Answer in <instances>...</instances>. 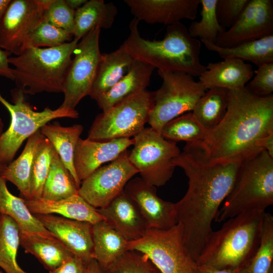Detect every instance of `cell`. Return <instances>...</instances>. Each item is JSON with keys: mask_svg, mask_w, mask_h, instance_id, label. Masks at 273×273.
<instances>
[{"mask_svg": "<svg viewBox=\"0 0 273 273\" xmlns=\"http://www.w3.org/2000/svg\"><path fill=\"white\" fill-rule=\"evenodd\" d=\"M154 68L134 60L128 72L111 89L95 100L105 112L125 99L146 89Z\"/></svg>", "mask_w": 273, "mask_h": 273, "instance_id": "603a6c76", "label": "cell"}, {"mask_svg": "<svg viewBox=\"0 0 273 273\" xmlns=\"http://www.w3.org/2000/svg\"><path fill=\"white\" fill-rule=\"evenodd\" d=\"M24 95L18 88H14L11 90L13 103H10L0 93V103L11 117L9 127L0 138V161L7 165L12 161L24 141L51 120L79 117L75 109L61 106L55 110L46 107L42 111H36L25 100Z\"/></svg>", "mask_w": 273, "mask_h": 273, "instance_id": "52a82bcc", "label": "cell"}, {"mask_svg": "<svg viewBox=\"0 0 273 273\" xmlns=\"http://www.w3.org/2000/svg\"><path fill=\"white\" fill-rule=\"evenodd\" d=\"M226 114L203 139L184 151L210 164L243 162L262 150L259 141L273 132V95L262 97L245 86L229 90Z\"/></svg>", "mask_w": 273, "mask_h": 273, "instance_id": "6da1fadb", "label": "cell"}, {"mask_svg": "<svg viewBox=\"0 0 273 273\" xmlns=\"http://www.w3.org/2000/svg\"><path fill=\"white\" fill-rule=\"evenodd\" d=\"M106 273H161L145 254L128 250L107 268Z\"/></svg>", "mask_w": 273, "mask_h": 273, "instance_id": "ab89813d", "label": "cell"}, {"mask_svg": "<svg viewBox=\"0 0 273 273\" xmlns=\"http://www.w3.org/2000/svg\"><path fill=\"white\" fill-rule=\"evenodd\" d=\"M97 210L128 242L139 239L149 229L137 205L124 190L106 206Z\"/></svg>", "mask_w": 273, "mask_h": 273, "instance_id": "ffe728a7", "label": "cell"}, {"mask_svg": "<svg viewBox=\"0 0 273 273\" xmlns=\"http://www.w3.org/2000/svg\"><path fill=\"white\" fill-rule=\"evenodd\" d=\"M20 230L9 216L0 215V267L6 273H27L16 261L20 245Z\"/></svg>", "mask_w": 273, "mask_h": 273, "instance_id": "836d02e7", "label": "cell"}, {"mask_svg": "<svg viewBox=\"0 0 273 273\" xmlns=\"http://www.w3.org/2000/svg\"><path fill=\"white\" fill-rule=\"evenodd\" d=\"M118 12L113 3H105L103 0L87 1L75 11L72 35L81 39L95 27L110 28Z\"/></svg>", "mask_w": 273, "mask_h": 273, "instance_id": "484cf974", "label": "cell"}, {"mask_svg": "<svg viewBox=\"0 0 273 273\" xmlns=\"http://www.w3.org/2000/svg\"><path fill=\"white\" fill-rule=\"evenodd\" d=\"M134 60L122 44L115 51L102 54L89 96L95 100L115 85L129 71Z\"/></svg>", "mask_w": 273, "mask_h": 273, "instance_id": "d4e9b609", "label": "cell"}, {"mask_svg": "<svg viewBox=\"0 0 273 273\" xmlns=\"http://www.w3.org/2000/svg\"><path fill=\"white\" fill-rule=\"evenodd\" d=\"M68 6L74 11L82 7L87 1L86 0H65Z\"/></svg>", "mask_w": 273, "mask_h": 273, "instance_id": "681fc988", "label": "cell"}, {"mask_svg": "<svg viewBox=\"0 0 273 273\" xmlns=\"http://www.w3.org/2000/svg\"><path fill=\"white\" fill-rule=\"evenodd\" d=\"M0 215H1V214H0Z\"/></svg>", "mask_w": 273, "mask_h": 273, "instance_id": "11a10c76", "label": "cell"}, {"mask_svg": "<svg viewBox=\"0 0 273 273\" xmlns=\"http://www.w3.org/2000/svg\"><path fill=\"white\" fill-rule=\"evenodd\" d=\"M272 204L273 157L262 150L242 162L214 221H223L246 212L265 211Z\"/></svg>", "mask_w": 273, "mask_h": 273, "instance_id": "8992f818", "label": "cell"}, {"mask_svg": "<svg viewBox=\"0 0 273 273\" xmlns=\"http://www.w3.org/2000/svg\"><path fill=\"white\" fill-rule=\"evenodd\" d=\"M78 190L73 177L56 153L52 159L41 198L58 201L77 194Z\"/></svg>", "mask_w": 273, "mask_h": 273, "instance_id": "d6a6232c", "label": "cell"}, {"mask_svg": "<svg viewBox=\"0 0 273 273\" xmlns=\"http://www.w3.org/2000/svg\"><path fill=\"white\" fill-rule=\"evenodd\" d=\"M71 33L41 21L28 35L20 53L26 49L50 48L61 46L73 40Z\"/></svg>", "mask_w": 273, "mask_h": 273, "instance_id": "f35d334b", "label": "cell"}, {"mask_svg": "<svg viewBox=\"0 0 273 273\" xmlns=\"http://www.w3.org/2000/svg\"><path fill=\"white\" fill-rule=\"evenodd\" d=\"M245 86L251 93L259 97H264L272 95L273 62L258 67L255 76Z\"/></svg>", "mask_w": 273, "mask_h": 273, "instance_id": "7bdbcfd3", "label": "cell"}, {"mask_svg": "<svg viewBox=\"0 0 273 273\" xmlns=\"http://www.w3.org/2000/svg\"><path fill=\"white\" fill-rule=\"evenodd\" d=\"M52 0H11L0 21V48L18 55Z\"/></svg>", "mask_w": 273, "mask_h": 273, "instance_id": "5bb4252c", "label": "cell"}, {"mask_svg": "<svg viewBox=\"0 0 273 273\" xmlns=\"http://www.w3.org/2000/svg\"><path fill=\"white\" fill-rule=\"evenodd\" d=\"M86 273H106L95 259L90 260L87 264Z\"/></svg>", "mask_w": 273, "mask_h": 273, "instance_id": "c3c4849f", "label": "cell"}, {"mask_svg": "<svg viewBox=\"0 0 273 273\" xmlns=\"http://www.w3.org/2000/svg\"><path fill=\"white\" fill-rule=\"evenodd\" d=\"M200 41L206 49L217 53L223 59L234 58L250 62L258 67L273 62V34L229 48L218 47L205 40Z\"/></svg>", "mask_w": 273, "mask_h": 273, "instance_id": "4dcf8cb0", "label": "cell"}, {"mask_svg": "<svg viewBox=\"0 0 273 273\" xmlns=\"http://www.w3.org/2000/svg\"><path fill=\"white\" fill-rule=\"evenodd\" d=\"M11 0H0V21Z\"/></svg>", "mask_w": 273, "mask_h": 273, "instance_id": "f907efd6", "label": "cell"}, {"mask_svg": "<svg viewBox=\"0 0 273 273\" xmlns=\"http://www.w3.org/2000/svg\"><path fill=\"white\" fill-rule=\"evenodd\" d=\"M3 128H4V124H3V122L1 118L0 117V138L4 132Z\"/></svg>", "mask_w": 273, "mask_h": 273, "instance_id": "f5cc1de1", "label": "cell"}, {"mask_svg": "<svg viewBox=\"0 0 273 273\" xmlns=\"http://www.w3.org/2000/svg\"><path fill=\"white\" fill-rule=\"evenodd\" d=\"M124 192L135 202L149 229L167 230L177 223L175 203L160 198L156 187L141 177L130 179Z\"/></svg>", "mask_w": 273, "mask_h": 273, "instance_id": "2e32d148", "label": "cell"}, {"mask_svg": "<svg viewBox=\"0 0 273 273\" xmlns=\"http://www.w3.org/2000/svg\"><path fill=\"white\" fill-rule=\"evenodd\" d=\"M206 130L192 112L183 114L172 119L161 128L160 134L165 139L174 142L195 143L202 140Z\"/></svg>", "mask_w": 273, "mask_h": 273, "instance_id": "e575fe53", "label": "cell"}, {"mask_svg": "<svg viewBox=\"0 0 273 273\" xmlns=\"http://www.w3.org/2000/svg\"><path fill=\"white\" fill-rule=\"evenodd\" d=\"M134 18L167 26L197 17L200 0H125Z\"/></svg>", "mask_w": 273, "mask_h": 273, "instance_id": "ac0fdd59", "label": "cell"}, {"mask_svg": "<svg viewBox=\"0 0 273 273\" xmlns=\"http://www.w3.org/2000/svg\"><path fill=\"white\" fill-rule=\"evenodd\" d=\"M79 39L50 48H30L8 62L16 87L24 94L63 93L66 74Z\"/></svg>", "mask_w": 273, "mask_h": 273, "instance_id": "5b68a950", "label": "cell"}, {"mask_svg": "<svg viewBox=\"0 0 273 273\" xmlns=\"http://www.w3.org/2000/svg\"><path fill=\"white\" fill-rule=\"evenodd\" d=\"M273 261V216L265 212L260 244L243 273H271Z\"/></svg>", "mask_w": 273, "mask_h": 273, "instance_id": "d590c367", "label": "cell"}, {"mask_svg": "<svg viewBox=\"0 0 273 273\" xmlns=\"http://www.w3.org/2000/svg\"><path fill=\"white\" fill-rule=\"evenodd\" d=\"M154 92L146 89L133 95L95 118L89 140L105 142L134 136L145 128L154 105Z\"/></svg>", "mask_w": 273, "mask_h": 273, "instance_id": "ba28073f", "label": "cell"}, {"mask_svg": "<svg viewBox=\"0 0 273 273\" xmlns=\"http://www.w3.org/2000/svg\"><path fill=\"white\" fill-rule=\"evenodd\" d=\"M100 32L99 27L93 28L77 43L66 74L64 99L60 106L74 109L83 98L90 95L102 55Z\"/></svg>", "mask_w": 273, "mask_h": 273, "instance_id": "7c38bea8", "label": "cell"}, {"mask_svg": "<svg viewBox=\"0 0 273 273\" xmlns=\"http://www.w3.org/2000/svg\"><path fill=\"white\" fill-rule=\"evenodd\" d=\"M199 77V82L206 89L220 87L228 90L244 87L254 75L252 66L234 58L209 63Z\"/></svg>", "mask_w": 273, "mask_h": 273, "instance_id": "44dd1931", "label": "cell"}, {"mask_svg": "<svg viewBox=\"0 0 273 273\" xmlns=\"http://www.w3.org/2000/svg\"><path fill=\"white\" fill-rule=\"evenodd\" d=\"M46 138L40 129L30 136L20 155L9 164L1 176L16 186L25 199L30 198L31 170L36 151Z\"/></svg>", "mask_w": 273, "mask_h": 273, "instance_id": "83f0119b", "label": "cell"}, {"mask_svg": "<svg viewBox=\"0 0 273 273\" xmlns=\"http://www.w3.org/2000/svg\"><path fill=\"white\" fill-rule=\"evenodd\" d=\"M93 239L94 259L103 269L128 250V241L104 220L93 224Z\"/></svg>", "mask_w": 273, "mask_h": 273, "instance_id": "f1b7e54d", "label": "cell"}, {"mask_svg": "<svg viewBox=\"0 0 273 273\" xmlns=\"http://www.w3.org/2000/svg\"><path fill=\"white\" fill-rule=\"evenodd\" d=\"M0 273H4V272L2 271H0Z\"/></svg>", "mask_w": 273, "mask_h": 273, "instance_id": "db71d44e", "label": "cell"}, {"mask_svg": "<svg viewBox=\"0 0 273 273\" xmlns=\"http://www.w3.org/2000/svg\"><path fill=\"white\" fill-rule=\"evenodd\" d=\"M201 5V20L193 22L188 29L191 37H199L215 43L218 35L226 30L217 20L216 6L217 0H200Z\"/></svg>", "mask_w": 273, "mask_h": 273, "instance_id": "8d00e7d4", "label": "cell"}, {"mask_svg": "<svg viewBox=\"0 0 273 273\" xmlns=\"http://www.w3.org/2000/svg\"><path fill=\"white\" fill-rule=\"evenodd\" d=\"M273 34V1L249 0L236 23L219 33L215 43L229 48Z\"/></svg>", "mask_w": 273, "mask_h": 273, "instance_id": "9a60e30c", "label": "cell"}, {"mask_svg": "<svg viewBox=\"0 0 273 273\" xmlns=\"http://www.w3.org/2000/svg\"><path fill=\"white\" fill-rule=\"evenodd\" d=\"M198 273H243L241 270L218 269L209 266L198 265Z\"/></svg>", "mask_w": 273, "mask_h": 273, "instance_id": "7dc6e473", "label": "cell"}, {"mask_svg": "<svg viewBox=\"0 0 273 273\" xmlns=\"http://www.w3.org/2000/svg\"><path fill=\"white\" fill-rule=\"evenodd\" d=\"M242 162L210 164L192 154L181 152L175 161L187 176L188 190L175 203L184 243L196 261L213 231L212 224L230 193Z\"/></svg>", "mask_w": 273, "mask_h": 273, "instance_id": "7a4b0ae2", "label": "cell"}, {"mask_svg": "<svg viewBox=\"0 0 273 273\" xmlns=\"http://www.w3.org/2000/svg\"><path fill=\"white\" fill-rule=\"evenodd\" d=\"M137 173L139 171L130 162L126 150L82 180L78 194L96 209L104 208L123 191L128 181Z\"/></svg>", "mask_w": 273, "mask_h": 273, "instance_id": "4fadbf2b", "label": "cell"}, {"mask_svg": "<svg viewBox=\"0 0 273 273\" xmlns=\"http://www.w3.org/2000/svg\"><path fill=\"white\" fill-rule=\"evenodd\" d=\"M74 14L75 11L65 0H52L43 12L42 21L72 34Z\"/></svg>", "mask_w": 273, "mask_h": 273, "instance_id": "60d3db41", "label": "cell"}, {"mask_svg": "<svg viewBox=\"0 0 273 273\" xmlns=\"http://www.w3.org/2000/svg\"><path fill=\"white\" fill-rule=\"evenodd\" d=\"M229 90L220 87L207 89L192 111L206 130L218 125L224 117L228 106Z\"/></svg>", "mask_w": 273, "mask_h": 273, "instance_id": "1f68e13d", "label": "cell"}, {"mask_svg": "<svg viewBox=\"0 0 273 273\" xmlns=\"http://www.w3.org/2000/svg\"><path fill=\"white\" fill-rule=\"evenodd\" d=\"M20 245L25 253L34 256L43 266L53 271L74 255L53 235L20 232Z\"/></svg>", "mask_w": 273, "mask_h": 273, "instance_id": "cb8c5ba5", "label": "cell"}, {"mask_svg": "<svg viewBox=\"0 0 273 273\" xmlns=\"http://www.w3.org/2000/svg\"><path fill=\"white\" fill-rule=\"evenodd\" d=\"M127 249L146 255L161 273H198L179 223L167 230L148 229L139 239L128 242Z\"/></svg>", "mask_w": 273, "mask_h": 273, "instance_id": "30bf717a", "label": "cell"}, {"mask_svg": "<svg viewBox=\"0 0 273 273\" xmlns=\"http://www.w3.org/2000/svg\"><path fill=\"white\" fill-rule=\"evenodd\" d=\"M88 263L73 255L49 273H86Z\"/></svg>", "mask_w": 273, "mask_h": 273, "instance_id": "ee69618b", "label": "cell"}, {"mask_svg": "<svg viewBox=\"0 0 273 273\" xmlns=\"http://www.w3.org/2000/svg\"><path fill=\"white\" fill-rule=\"evenodd\" d=\"M25 201L33 214H58L67 218L87 222L92 224L104 220L97 209L78 194L58 201L39 198L25 199Z\"/></svg>", "mask_w": 273, "mask_h": 273, "instance_id": "7402d4cb", "label": "cell"}, {"mask_svg": "<svg viewBox=\"0 0 273 273\" xmlns=\"http://www.w3.org/2000/svg\"><path fill=\"white\" fill-rule=\"evenodd\" d=\"M0 214L7 215L12 218L18 225L20 232L52 235L31 212L25 203V199L18 197L9 191L6 180L1 175Z\"/></svg>", "mask_w": 273, "mask_h": 273, "instance_id": "f546056e", "label": "cell"}, {"mask_svg": "<svg viewBox=\"0 0 273 273\" xmlns=\"http://www.w3.org/2000/svg\"><path fill=\"white\" fill-rule=\"evenodd\" d=\"M134 139L119 138L105 142L79 139L74 151L73 163L81 183L101 166L116 158L131 145Z\"/></svg>", "mask_w": 273, "mask_h": 273, "instance_id": "d6986e66", "label": "cell"}, {"mask_svg": "<svg viewBox=\"0 0 273 273\" xmlns=\"http://www.w3.org/2000/svg\"><path fill=\"white\" fill-rule=\"evenodd\" d=\"M56 153L53 146L46 138L40 144L32 165L29 199L41 198L43 186Z\"/></svg>", "mask_w": 273, "mask_h": 273, "instance_id": "74e56055", "label": "cell"}, {"mask_svg": "<svg viewBox=\"0 0 273 273\" xmlns=\"http://www.w3.org/2000/svg\"><path fill=\"white\" fill-rule=\"evenodd\" d=\"M139 21L133 18L130 32L122 44L134 60L165 72H181L199 77L206 69L200 59L201 42L191 36L180 22L168 25L164 38L150 40L143 38L138 29Z\"/></svg>", "mask_w": 273, "mask_h": 273, "instance_id": "3957f363", "label": "cell"}, {"mask_svg": "<svg viewBox=\"0 0 273 273\" xmlns=\"http://www.w3.org/2000/svg\"><path fill=\"white\" fill-rule=\"evenodd\" d=\"M265 212L242 213L213 231L196 260L198 265L235 270L245 268L259 247Z\"/></svg>", "mask_w": 273, "mask_h": 273, "instance_id": "277c9868", "label": "cell"}, {"mask_svg": "<svg viewBox=\"0 0 273 273\" xmlns=\"http://www.w3.org/2000/svg\"><path fill=\"white\" fill-rule=\"evenodd\" d=\"M158 73L163 82L154 92V105L148 123L160 133L162 127L166 123L192 112L207 89L193 76L186 73L159 71Z\"/></svg>", "mask_w": 273, "mask_h": 273, "instance_id": "8fae6325", "label": "cell"}, {"mask_svg": "<svg viewBox=\"0 0 273 273\" xmlns=\"http://www.w3.org/2000/svg\"><path fill=\"white\" fill-rule=\"evenodd\" d=\"M257 147L260 149L265 150L273 157V132L261 139L258 143Z\"/></svg>", "mask_w": 273, "mask_h": 273, "instance_id": "bcb514c9", "label": "cell"}, {"mask_svg": "<svg viewBox=\"0 0 273 273\" xmlns=\"http://www.w3.org/2000/svg\"><path fill=\"white\" fill-rule=\"evenodd\" d=\"M83 130V126L79 124L62 126L58 122L48 123L40 129L41 134L52 144L64 164L69 170L78 189L81 182L77 176L73 159L75 147Z\"/></svg>", "mask_w": 273, "mask_h": 273, "instance_id": "4316f807", "label": "cell"}, {"mask_svg": "<svg viewBox=\"0 0 273 273\" xmlns=\"http://www.w3.org/2000/svg\"><path fill=\"white\" fill-rule=\"evenodd\" d=\"M7 166V164L2 163L0 161V175L3 172Z\"/></svg>", "mask_w": 273, "mask_h": 273, "instance_id": "816d5d0a", "label": "cell"}, {"mask_svg": "<svg viewBox=\"0 0 273 273\" xmlns=\"http://www.w3.org/2000/svg\"><path fill=\"white\" fill-rule=\"evenodd\" d=\"M11 55L8 52L0 48V76L13 80L12 68L8 62V58Z\"/></svg>", "mask_w": 273, "mask_h": 273, "instance_id": "f6af8a7d", "label": "cell"}, {"mask_svg": "<svg viewBox=\"0 0 273 273\" xmlns=\"http://www.w3.org/2000/svg\"><path fill=\"white\" fill-rule=\"evenodd\" d=\"M249 0H217L216 15L218 23L226 30L238 20Z\"/></svg>", "mask_w": 273, "mask_h": 273, "instance_id": "b9f144b4", "label": "cell"}, {"mask_svg": "<svg viewBox=\"0 0 273 273\" xmlns=\"http://www.w3.org/2000/svg\"><path fill=\"white\" fill-rule=\"evenodd\" d=\"M74 256L88 263L94 256L93 224L54 214H34Z\"/></svg>", "mask_w": 273, "mask_h": 273, "instance_id": "e0dca14e", "label": "cell"}, {"mask_svg": "<svg viewBox=\"0 0 273 273\" xmlns=\"http://www.w3.org/2000/svg\"><path fill=\"white\" fill-rule=\"evenodd\" d=\"M133 139L128 158L141 178L154 187L165 185L172 177L181 153L176 143L164 139L151 127H145Z\"/></svg>", "mask_w": 273, "mask_h": 273, "instance_id": "9c48e42d", "label": "cell"}]
</instances>
